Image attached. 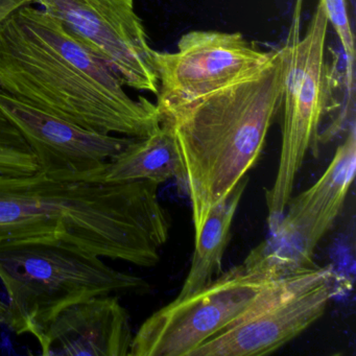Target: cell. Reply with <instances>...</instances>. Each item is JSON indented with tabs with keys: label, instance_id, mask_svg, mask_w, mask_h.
I'll return each mask as SVG.
<instances>
[{
	"label": "cell",
	"instance_id": "3",
	"mask_svg": "<svg viewBox=\"0 0 356 356\" xmlns=\"http://www.w3.org/2000/svg\"><path fill=\"white\" fill-rule=\"evenodd\" d=\"M289 56L285 45L262 72L161 116L184 162L195 237L211 210L255 166L280 112Z\"/></svg>",
	"mask_w": 356,
	"mask_h": 356
},
{
	"label": "cell",
	"instance_id": "9",
	"mask_svg": "<svg viewBox=\"0 0 356 356\" xmlns=\"http://www.w3.org/2000/svg\"><path fill=\"white\" fill-rule=\"evenodd\" d=\"M63 22L124 83L157 95L155 49L147 39L135 0H32Z\"/></svg>",
	"mask_w": 356,
	"mask_h": 356
},
{
	"label": "cell",
	"instance_id": "18",
	"mask_svg": "<svg viewBox=\"0 0 356 356\" xmlns=\"http://www.w3.org/2000/svg\"><path fill=\"white\" fill-rule=\"evenodd\" d=\"M6 312H7V304L0 298V325L5 323Z\"/></svg>",
	"mask_w": 356,
	"mask_h": 356
},
{
	"label": "cell",
	"instance_id": "8",
	"mask_svg": "<svg viewBox=\"0 0 356 356\" xmlns=\"http://www.w3.org/2000/svg\"><path fill=\"white\" fill-rule=\"evenodd\" d=\"M276 51L258 49L238 32L193 31L183 35L175 53L155 51L160 118L256 76L272 62Z\"/></svg>",
	"mask_w": 356,
	"mask_h": 356
},
{
	"label": "cell",
	"instance_id": "7",
	"mask_svg": "<svg viewBox=\"0 0 356 356\" xmlns=\"http://www.w3.org/2000/svg\"><path fill=\"white\" fill-rule=\"evenodd\" d=\"M278 279L243 264L222 272L207 287L154 312L133 337L130 356H189L232 324Z\"/></svg>",
	"mask_w": 356,
	"mask_h": 356
},
{
	"label": "cell",
	"instance_id": "2",
	"mask_svg": "<svg viewBox=\"0 0 356 356\" xmlns=\"http://www.w3.org/2000/svg\"><path fill=\"white\" fill-rule=\"evenodd\" d=\"M120 76L63 22L24 7L0 24V90L103 134L147 136L161 126L157 105L133 99Z\"/></svg>",
	"mask_w": 356,
	"mask_h": 356
},
{
	"label": "cell",
	"instance_id": "16",
	"mask_svg": "<svg viewBox=\"0 0 356 356\" xmlns=\"http://www.w3.org/2000/svg\"><path fill=\"white\" fill-rule=\"evenodd\" d=\"M324 5L329 24H332L346 56V86L348 90V102L351 99L353 87V67L355 60L354 36L348 14L347 0H318Z\"/></svg>",
	"mask_w": 356,
	"mask_h": 356
},
{
	"label": "cell",
	"instance_id": "10",
	"mask_svg": "<svg viewBox=\"0 0 356 356\" xmlns=\"http://www.w3.org/2000/svg\"><path fill=\"white\" fill-rule=\"evenodd\" d=\"M0 111L15 124L34 152L39 172L56 180H103L110 160L133 140L87 130L3 90Z\"/></svg>",
	"mask_w": 356,
	"mask_h": 356
},
{
	"label": "cell",
	"instance_id": "5",
	"mask_svg": "<svg viewBox=\"0 0 356 356\" xmlns=\"http://www.w3.org/2000/svg\"><path fill=\"white\" fill-rule=\"evenodd\" d=\"M304 0H296L285 47L289 67L283 95L282 143L274 183L266 191L268 225L274 230L293 195L296 178L309 149L318 155L320 126L330 111L332 74L325 58L328 17L318 1L301 37Z\"/></svg>",
	"mask_w": 356,
	"mask_h": 356
},
{
	"label": "cell",
	"instance_id": "11",
	"mask_svg": "<svg viewBox=\"0 0 356 356\" xmlns=\"http://www.w3.org/2000/svg\"><path fill=\"white\" fill-rule=\"evenodd\" d=\"M133 337L128 310L109 295L66 308L37 341L43 355L127 356Z\"/></svg>",
	"mask_w": 356,
	"mask_h": 356
},
{
	"label": "cell",
	"instance_id": "4",
	"mask_svg": "<svg viewBox=\"0 0 356 356\" xmlns=\"http://www.w3.org/2000/svg\"><path fill=\"white\" fill-rule=\"evenodd\" d=\"M0 281L7 304L5 323L17 335L36 337L70 306L102 296H145L151 285L108 266L103 258L59 243L0 245Z\"/></svg>",
	"mask_w": 356,
	"mask_h": 356
},
{
	"label": "cell",
	"instance_id": "12",
	"mask_svg": "<svg viewBox=\"0 0 356 356\" xmlns=\"http://www.w3.org/2000/svg\"><path fill=\"white\" fill-rule=\"evenodd\" d=\"M355 168L356 131L352 122L345 141L337 147L324 174L312 187L289 200L277 227L316 251L343 209Z\"/></svg>",
	"mask_w": 356,
	"mask_h": 356
},
{
	"label": "cell",
	"instance_id": "6",
	"mask_svg": "<svg viewBox=\"0 0 356 356\" xmlns=\"http://www.w3.org/2000/svg\"><path fill=\"white\" fill-rule=\"evenodd\" d=\"M337 282L332 266H318L278 279L243 316L189 356L272 354L324 314Z\"/></svg>",
	"mask_w": 356,
	"mask_h": 356
},
{
	"label": "cell",
	"instance_id": "14",
	"mask_svg": "<svg viewBox=\"0 0 356 356\" xmlns=\"http://www.w3.org/2000/svg\"><path fill=\"white\" fill-rule=\"evenodd\" d=\"M248 183L249 177L245 176L206 218L201 232L195 237L191 268L177 299H183L205 289L222 274V259L230 241L231 227Z\"/></svg>",
	"mask_w": 356,
	"mask_h": 356
},
{
	"label": "cell",
	"instance_id": "13",
	"mask_svg": "<svg viewBox=\"0 0 356 356\" xmlns=\"http://www.w3.org/2000/svg\"><path fill=\"white\" fill-rule=\"evenodd\" d=\"M102 179L108 182L151 181L158 185L176 179L184 189V162L172 128L161 124L147 136L133 138L110 160Z\"/></svg>",
	"mask_w": 356,
	"mask_h": 356
},
{
	"label": "cell",
	"instance_id": "15",
	"mask_svg": "<svg viewBox=\"0 0 356 356\" xmlns=\"http://www.w3.org/2000/svg\"><path fill=\"white\" fill-rule=\"evenodd\" d=\"M34 152L15 124L0 111V175L24 176L34 170Z\"/></svg>",
	"mask_w": 356,
	"mask_h": 356
},
{
	"label": "cell",
	"instance_id": "1",
	"mask_svg": "<svg viewBox=\"0 0 356 356\" xmlns=\"http://www.w3.org/2000/svg\"><path fill=\"white\" fill-rule=\"evenodd\" d=\"M151 181L56 180L0 175V245L42 241L153 268L170 237L168 210Z\"/></svg>",
	"mask_w": 356,
	"mask_h": 356
},
{
	"label": "cell",
	"instance_id": "17",
	"mask_svg": "<svg viewBox=\"0 0 356 356\" xmlns=\"http://www.w3.org/2000/svg\"><path fill=\"white\" fill-rule=\"evenodd\" d=\"M26 5H33L32 0H0V24Z\"/></svg>",
	"mask_w": 356,
	"mask_h": 356
}]
</instances>
